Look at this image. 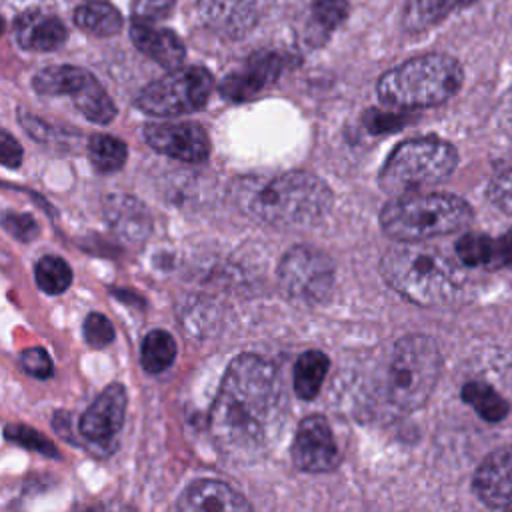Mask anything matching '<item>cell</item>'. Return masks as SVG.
Instances as JSON below:
<instances>
[{"label":"cell","mask_w":512,"mask_h":512,"mask_svg":"<svg viewBox=\"0 0 512 512\" xmlns=\"http://www.w3.org/2000/svg\"><path fill=\"white\" fill-rule=\"evenodd\" d=\"M284 386L278 368L258 354L236 356L222 378L210 412L218 450L232 462H252L278 424Z\"/></svg>","instance_id":"6da1fadb"},{"label":"cell","mask_w":512,"mask_h":512,"mask_svg":"<svg viewBox=\"0 0 512 512\" xmlns=\"http://www.w3.org/2000/svg\"><path fill=\"white\" fill-rule=\"evenodd\" d=\"M380 272L392 290L418 306H446L466 288L460 266L424 242L398 240L382 254Z\"/></svg>","instance_id":"7a4b0ae2"},{"label":"cell","mask_w":512,"mask_h":512,"mask_svg":"<svg viewBox=\"0 0 512 512\" xmlns=\"http://www.w3.org/2000/svg\"><path fill=\"white\" fill-rule=\"evenodd\" d=\"M238 202L252 218L280 228L310 226L326 216L332 190L312 172L292 170L272 178L244 182Z\"/></svg>","instance_id":"3957f363"},{"label":"cell","mask_w":512,"mask_h":512,"mask_svg":"<svg viewBox=\"0 0 512 512\" xmlns=\"http://www.w3.org/2000/svg\"><path fill=\"white\" fill-rule=\"evenodd\" d=\"M472 220V208L458 196L410 192L394 196L380 210L382 232L400 242H424L462 230Z\"/></svg>","instance_id":"277c9868"},{"label":"cell","mask_w":512,"mask_h":512,"mask_svg":"<svg viewBox=\"0 0 512 512\" xmlns=\"http://www.w3.org/2000/svg\"><path fill=\"white\" fill-rule=\"evenodd\" d=\"M462 80L464 72L458 60L446 54H424L382 74L378 96L392 106L426 108L454 96Z\"/></svg>","instance_id":"5b68a950"},{"label":"cell","mask_w":512,"mask_h":512,"mask_svg":"<svg viewBox=\"0 0 512 512\" xmlns=\"http://www.w3.org/2000/svg\"><path fill=\"white\" fill-rule=\"evenodd\" d=\"M458 164L456 148L436 136L398 144L380 170V188L392 196L420 192L444 182Z\"/></svg>","instance_id":"8992f818"},{"label":"cell","mask_w":512,"mask_h":512,"mask_svg":"<svg viewBox=\"0 0 512 512\" xmlns=\"http://www.w3.org/2000/svg\"><path fill=\"white\" fill-rule=\"evenodd\" d=\"M442 370L438 344L424 334H410L396 342L388 372L386 396L400 410H418L430 398Z\"/></svg>","instance_id":"52a82bcc"},{"label":"cell","mask_w":512,"mask_h":512,"mask_svg":"<svg viewBox=\"0 0 512 512\" xmlns=\"http://www.w3.org/2000/svg\"><path fill=\"white\" fill-rule=\"evenodd\" d=\"M214 88V80L204 68H174L166 76L150 82L136 96V106L150 116L170 118L200 110Z\"/></svg>","instance_id":"ba28073f"},{"label":"cell","mask_w":512,"mask_h":512,"mask_svg":"<svg viewBox=\"0 0 512 512\" xmlns=\"http://www.w3.org/2000/svg\"><path fill=\"white\" fill-rule=\"evenodd\" d=\"M32 86L44 96H70L74 106L96 124H108L116 116V106L100 82L76 66H48L40 70Z\"/></svg>","instance_id":"9c48e42d"},{"label":"cell","mask_w":512,"mask_h":512,"mask_svg":"<svg viewBox=\"0 0 512 512\" xmlns=\"http://www.w3.org/2000/svg\"><path fill=\"white\" fill-rule=\"evenodd\" d=\"M278 282L300 304H322L334 288V264L318 248L292 246L278 264Z\"/></svg>","instance_id":"30bf717a"},{"label":"cell","mask_w":512,"mask_h":512,"mask_svg":"<svg viewBox=\"0 0 512 512\" xmlns=\"http://www.w3.org/2000/svg\"><path fill=\"white\" fill-rule=\"evenodd\" d=\"M292 460L296 468L310 474L330 472L338 466V446L332 428L324 416L312 414L298 424L292 442Z\"/></svg>","instance_id":"8fae6325"},{"label":"cell","mask_w":512,"mask_h":512,"mask_svg":"<svg viewBox=\"0 0 512 512\" xmlns=\"http://www.w3.org/2000/svg\"><path fill=\"white\" fill-rule=\"evenodd\" d=\"M144 138L156 152L182 162L200 164L210 156L208 132L196 122H152Z\"/></svg>","instance_id":"7c38bea8"},{"label":"cell","mask_w":512,"mask_h":512,"mask_svg":"<svg viewBox=\"0 0 512 512\" xmlns=\"http://www.w3.org/2000/svg\"><path fill=\"white\" fill-rule=\"evenodd\" d=\"M126 404V388L120 382H112L80 416V434L96 446L110 444L124 424Z\"/></svg>","instance_id":"4fadbf2b"},{"label":"cell","mask_w":512,"mask_h":512,"mask_svg":"<svg viewBox=\"0 0 512 512\" xmlns=\"http://www.w3.org/2000/svg\"><path fill=\"white\" fill-rule=\"evenodd\" d=\"M286 58L278 52H256L246 64L228 74L220 84V94L230 102L254 98L260 90L268 88L282 74Z\"/></svg>","instance_id":"5bb4252c"},{"label":"cell","mask_w":512,"mask_h":512,"mask_svg":"<svg viewBox=\"0 0 512 512\" xmlns=\"http://www.w3.org/2000/svg\"><path fill=\"white\" fill-rule=\"evenodd\" d=\"M472 490L490 508H512V446L488 454L476 468Z\"/></svg>","instance_id":"9a60e30c"},{"label":"cell","mask_w":512,"mask_h":512,"mask_svg":"<svg viewBox=\"0 0 512 512\" xmlns=\"http://www.w3.org/2000/svg\"><path fill=\"white\" fill-rule=\"evenodd\" d=\"M176 508L182 512H244L252 506L230 484L202 478L180 494Z\"/></svg>","instance_id":"2e32d148"},{"label":"cell","mask_w":512,"mask_h":512,"mask_svg":"<svg viewBox=\"0 0 512 512\" xmlns=\"http://www.w3.org/2000/svg\"><path fill=\"white\" fill-rule=\"evenodd\" d=\"M102 212L108 226L128 242H144L152 232L150 210L130 194H108L102 200Z\"/></svg>","instance_id":"e0dca14e"},{"label":"cell","mask_w":512,"mask_h":512,"mask_svg":"<svg viewBox=\"0 0 512 512\" xmlns=\"http://www.w3.org/2000/svg\"><path fill=\"white\" fill-rule=\"evenodd\" d=\"M202 20L220 36L240 38L258 18L256 0H198Z\"/></svg>","instance_id":"ac0fdd59"},{"label":"cell","mask_w":512,"mask_h":512,"mask_svg":"<svg viewBox=\"0 0 512 512\" xmlns=\"http://www.w3.org/2000/svg\"><path fill=\"white\" fill-rule=\"evenodd\" d=\"M130 38L142 54H146L164 68H178L186 56V48L174 32L156 28L144 20H134L130 28Z\"/></svg>","instance_id":"d6986e66"},{"label":"cell","mask_w":512,"mask_h":512,"mask_svg":"<svg viewBox=\"0 0 512 512\" xmlns=\"http://www.w3.org/2000/svg\"><path fill=\"white\" fill-rule=\"evenodd\" d=\"M16 38L26 50L50 52L64 44L66 26L56 16L32 10L16 20Z\"/></svg>","instance_id":"ffe728a7"},{"label":"cell","mask_w":512,"mask_h":512,"mask_svg":"<svg viewBox=\"0 0 512 512\" xmlns=\"http://www.w3.org/2000/svg\"><path fill=\"white\" fill-rule=\"evenodd\" d=\"M330 360L320 350H306L294 366V392L302 400H312L322 388Z\"/></svg>","instance_id":"44dd1931"},{"label":"cell","mask_w":512,"mask_h":512,"mask_svg":"<svg viewBox=\"0 0 512 512\" xmlns=\"http://www.w3.org/2000/svg\"><path fill=\"white\" fill-rule=\"evenodd\" d=\"M474 0H412L404 14V26L412 32L426 30L444 20L458 6H466Z\"/></svg>","instance_id":"7402d4cb"},{"label":"cell","mask_w":512,"mask_h":512,"mask_svg":"<svg viewBox=\"0 0 512 512\" xmlns=\"http://www.w3.org/2000/svg\"><path fill=\"white\" fill-rule=\"evenodd\" d=\"M76 24L94 36H112L122 26L120 12L106 2L82 4L74 14Z\"/></svg>","instance_id":"603a6c76"},{"label":"cell","mask_w":512,"mask_h":512,"mask_svg":"<svg viewBox=\"0 0 512 512\" xmlns=\"http://www.w3.org/2000/svg\"><path fill=\"white\" fill-rule=\"evenodd\" d=\"M176 340L166 330H152L140 346V364L146 372L158 374L166 370L176 358Z\"/></svg>","instance_id":"cb8c5ba5"},{"label":"cell","mask_w":512,"mask_h":512,"mask_svg":"<svg viewBox=\"0 0 512 512\" xmlns=\"http://www.w3.org/2000/svg\"><path fill=\"white\" fill-rule=\"evenodd\" d=\"M462 400L470 404L484 420L500 422L506 418L510 406L508 402L484 382H468L462 386Z\"/></svg>","instance_id":"d4e9b609"},{"label":"cell","mask_w":512,"mask_h":512,"mask_svg":"<svg viewBox=\"0 0 512 512\" xmlns=\"http://www.w3.org/2000/svg\"><path fill=\"white\" fill-rule=\"evenodd\" d=\"M88 156L92 166L102 172V174H110V172H118L128 156V148L126 144L110 134H94L88 142Z\"/></svg>","instance_id":"484cf974"},{"label":"cell","mask_w":512,"mask_h":512,"mask_svg":"<svg viewBox=\"0 0 512 512\" xmlns=\"http://www.w3.org/2000/svg\"><path fill=\"white\" fill-rule=\"evenodd\" d=\"M36 284L46 294H62L72 284V270L68 262L60 256H44L36 262L34 268Z\"/></svg>","instance_id":"4316f807"},{"label":"cell","mask_w":512,"mask_h":512,"mask_svg":"<svg viewBox=\"0 0 512 512\" xmlns=\"http://www.w3.org/2000/svg\"><path fill=\"white\" fill-rule=\"evenodd\" d=\"M494 246L496 240H492L486 234H478V232H470L464 234L458 242H456V254L460 258V262H464L466 266H490L494 264Z\"/></svg>","instance_id":"83f0119b"},{"label":"cell","mask_w":512,"mask_h":512,"mask_svg":"<svg viewBox=\"0 0 512 512\" xmlns=\"http://www.w3.org/2000/svg\"><path fill=\"white\" fill-rule=\"evenodd\" d=\"M348 16V0H314L312 18L324 30H334Z\"/></svg>","instance_id":"f1b7e54d"},{"label":"cell","mask_w":512,"mask_h":512,"mask_svg":"<svg viewBox=\"0 0 512 512\" xmlns=\"http://www.w3.org/2000/svg\"><path fill=\"white\" fill-rule=\"evenodd\" d=\"M84 338L90 346L102 348L114 340V326L104 314L92 312L84 320Z\"/></svg>","instance_id":"f546056e"},{"label":"cell","mask_w":512,"mask_h":512,"mask_svg":"<svg viewBox=\"0 0 512 512\" xmlns=\"http://www.w3.org/2000/svg\"><path fill=\"white\" fill-rule=\"evenodd\" d=\"M20 364L22 368L34 376V378H50L54 374V366H52V358L48 356V352L44 348H28L22 352L20 356Z\"/></svg>","instance_id":"4dcf8cb0"},{"label":"cell","mask_w":512,"mask_h":512,"mask_svg":"<svg viewBox=\"0 0 512 512\" xmlns=\"http://www.w3.org/2000/svg\"><path fill=\"white\" fill-rule=\"evenodd\" d=\"M488 200L506 214H512V168L498 174L488 186Z\"/></svg>","instance_id":"1f68e13d"},{"label":"cell","mask_w":512,"mask_h":512,"mask_svg":"<svg viewBox=\"0 0 512 512\" xmlns=\"http://www.w3.org/2000/svg\"><path fill=\"white\" fill-rule=\"evenodd\" d=\"M6 438L18 442V444H24L32 450H38L42 454H48V456H56V450L54 446L44 438L40 436L36 430L28 428V426H8L6 428Z\"/></svg>","instance_id":"d6a6232c"},{"label":"cell","mask_w":512,"mask_h":512,"mask_svg":"<svg viewBox=\"0 0 512 512\" xmlns=\"http://www.w3.org/2000/svg\"><path fill=\"white\" fill-rule=\"evenodd\" d=\"M2 224L4 228L18 240L22 242H30L38 236V224L30 214H16V212H8L2 216Z\"/></svg>","instance_id":"836d02e7"},{"label":"cell","mask_w":512,"mask_h":512,"mask_svg":"<svg viewBox=\"0 0 512 512\" xmlns=\"http://www.w3.org/2000/svg\"><path fill=\"white\" fill-rule=\"evenodd\" d=\"M174 2L176 0H134V4H132L134 18L144 20V22L160 20L172 10Z\"/></svg>","instance_id":"e575fe53"},{"label":"cell","mask_w":512,"mask_h":512,"mask_svg":"<svg viewBox=\"0 0 512 512\" xmlns=\"http://www.w3.org/2000/svg\"><path fill=\"white\" fill-rule=\"evenodd\" d=\"M22 158L24 150L18 140L10 132L0 130V164L8 168H18L22 164Z\"/></svg>","instance_id":"d590c367"},{"label":"cell","mask_w":512,"mask_h":512,"mask_svg":"<svg viewBox=\"0 0 512 512\" xmlns=\"http://www.w3.org/2000/svg\"><path fill=\"white\" fill-rule=\"evenodd\" d=\"M492 266H512V230L506 232L500 240H496Z\"/></svg>","instance_id":"8d00e7d4"}]
</instances>
